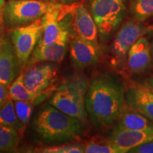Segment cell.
I'll use <instances>...</instances> for the list:
<instances>
[{"label": "cell", "mask_w": 153, "mask_h": 153, "mask_svg": "<svg viewBox=\"0 0 153 153\" xmlns=\"http://www.w3.org/2000/svg\"><path fill=\"white\" fill-rule=\"evenodd\" d=\"M126 105L121 83L108 75H99L89 82L85 106L91 121L108 127L116 121Z\"/></svg>", "instance_id": "cell-1"}, {"label": "cell", "mask_w": 153, "mask_h": 153, "mask_svg": "<svg viewBox=\"0 0 153 153\" xmlns=\"http://www.w3.org/2000/svg\"><path fill=\"white\" fill-rule=\"evenodd\" d=\"M33 127L40 140L53 144L76 140L83 132L84 123L48 104L36 114Z\"/></svg>", "instance_id": "cell-2"}, {"label": "cell", "mask_w": 153, "mask_h": 153, "mask_svg": "<svg viewBox=\"0 0 153 153\" xmlns=\"http://www.w3.org/2000/svg\"><path fill=\"white\" fill-rule=\"evenodd\" d=\"M89 84L87 78L82 74L72 76L57 88L49 104L85 123L88 116L85 99Z\"/></svg>", "instance_id": "cell-3"}, {"label": "cell", "mask_w": 153, "mask_h": 153, "mask_svg": "<svg viewBox=\"0 0 153 153\" xmlns=\"http://www.w3.org/2000/svg\"><path fill=\"white\" fill-rule=\"evenodd\" d=\"M64 5L41 0H9L4 8V25L7 30L26 26Z\"/></svg>", "instance_id": "cell-4"}, {"label": "cell", "mask_w": 153, "mask_h": 153, "mask_svg": "<svg viewBox=\"0 0 153 153\" xmlns=\"http://www.w3.org/2000/svg\"><path fill=\"white\" fill-rule=\"evenodd\" d=\"M87 6L98 28L101 41H108L126 18L127 0H89Z\"/></svg>", "instance_id": "cell-5"}, {"label": "cell", "mask_w": 153, "mask_h": 153, "mask_svg": "<svg viewBox=\"0 0 153 153\" xmlns=\"http://www.w3.org/2000/svg\"><path fill=\"white\" fill-rule=\"evenodd\" d=\"M7 30L18 57L19 65L22 69L26 68L30 55L43 35L42 19Z\"/></svg>", "instance_id": "cell-6"}, {"label": "cell", "mask_w": 153, "mask_h": 153, "mask_svg": "<svg viewBox=\"0 0 153 153\" xmlns=\"http://www.w3.org/2000/svg\"><path fill=\"white\" fill-rule=\"evenodd\" d=\"M145 35V26L134 20L127 21L118 29L111 45L112 64L121 68L127 63L129 50L140 38Z\"/></svg>", "instance_id": "cell-7"}, {"label": "cell", "mask_w": 153, "mask_h": 153, "mask_svg": "<svg viewBox=\"0 0 153 153\" xmlns=\"http://www.w3.org/2000/svg\"><path fill=\"white\" fill-rule=\"evenodd\" d=\"M55 62L36 63L24 72V85L30 91L40 94L46 91L54 82L57 73Z\"/></svg>", "instance_id": "cell-8"}, {"label": "cell", "mask_w": 153, "mask_h": 153, "mask_svg": "<svg viewBox=\"0 0 153 153\" xmlns=\"http://www.w3.org/2000/svg\"><path fill=\"white\" fill-rule=\"evenodd\" d=\"M71 62L76 69H85L96 65L100 57V46L78 36H71L69 41Z\"/></svg>", "instance_id": "cell-9"}, {"label": "cell", "mask_w": 153, "mask_h": 153, "mask_svg": "<svg viewBox=\"0 0 153 153\" xmlns=\"http://www.w3.org/2000/svg\"><path fill=\"white\" fill-rule=\"evenodd\" d=\"M71 36H78L99 45L98 28L90 11L85 5L74 4L72 9Z\"/></svg>", "instance_id": "cell-10"}, {"label": "cell", "mask_w": 153, "mask_h": 153, "mask_svg": "<svg viewBox=\"0 0 153 153\" xmlns=\"http://www.w3.org/2000/svg\"><path fill=\"white\" fill-rule=\"evenodd\" d=\"M70 36L71 31L68 30L63 33L57 41L51 45H45L38 43L30 55L26 68L39 62H61L66 54Z\"/></svg>", "instance_id": "cell-11"}, {"label": "cell", "mask_w": 153, "mask_h": 153, "mask_svg": "<svg viewBox=\"0 0 153 153\" xmlns=\"http://www.w3.org/2000/svg\"><path fill=\"white\" fill-rule=\"evenodd\" d=\"M21 67L8 34L0 40V82L8 86L20 74Z\"/></svg>", "instance_id": "cell-12"}, {"label": "cell", "mask_w": 153, "mask_h": 153, "mask_svg": "<svg viewBox=\"0 0 153 153\" xmlns=\"http://www.w3.org/2000/svg\"><path fill=\"white\" fill-rule=\"evenodd\" d=\"M151 140H153V128L140 131L116 128L109 139L120 153L128 152L131 149Z\"/></svg>", "instance_id": "cell-13"}, {"label": "cell", "mask_w": 153, "mask_h": 153, "mask_svg": "<svg viewBox=\"0 0 153 153\" xmlns=\"http://www.w3.org/2000/svg\"><path fill=\"white\" fill-rule=\"evenodd\" d=\"M151 43L144 36L139 38L129 50L127 57V65L134 74H143L152 65Z\"/></svg>", "instance_id": "cell-14"}, {"label": "cell", "mask_w": 153, "mask_h": 153, "mask_svg": "<svg viewBox=\"0 0 153 153\" xmlns=\"http://www.w3.org/2000/svg\"><path fill=\"white\" fill-rule=\"evenodd\" d=\"M125 100L126 105L153 121V92L150 88L140 85L131 87Z\"/></svg>", "instance_id": "cell-15"}, {"label": "cell", "mask_w": 153, "mask_h": 153, "mask_svg": "<svg viewBox=\"0 0 153 153\" xmlns=\"http://www.w3.org/2000/svg\"><path fill=\"white\" fill-rule=\"evenodd\" d=\"M118 120L117 128L125 130H146L153 128V121L125 105Z\"/></svg>", "instance_id": "cell-16"}, {"label": "cell", "mask_w": 153, "mask_h": 153, "mask_svg": "<svg viewBox=\"0 0 153 153\" xmlns=\"http://www.w3.org/2000/svg\"><path fill=\"white\" fill-rule=\"evenodd\" d=\"M8 88L9 98L13 101H30L34 103V104L43 101L49 93V91H45L40 94H36L30 91L24 85V72L20 73L11 82Z\"/></svg>", "instance_id": "cell-17"}, {"label": "cell", "mask_w": 153, "mask_h": 153, "mask_svg": "<svg viewBox=\"0 0 153 153\" xmlns=\"http://www.w3.org/2000/svg\"><path fill=\"white\" fill-rule=\"evenodd\" d=\"M0 123L15 129L20 135L23 134L26 128L17 116L14 101L10 98L0 108Z\"/></svg>", "instance_id": "cell-18"}, {"label": "cell", "mask_w": 153, "mask_h": 153, "mask_svg": "<svg viewBox=\"0 0 153 153\" xmlns=\"http://www.w3.org/2000/svg\"><path fill=\"white\" fill-rule=\"evenodd\" d=\"M129 13L133 20L139 23L153 19V0H131Z\"/></svg>", "instance_id": "cell-19"}, {"label": "cell", "mask_w": 153, "mask_h": 153, "mask_svg": "<svg viewBox=\"0 0 153 153\" xmlns=\"http://www.w3.org/2000/svg\"><path fill=\"white\" fill-rule=\"evenodd\" d=\"M20 133L12 128L0 123V151L14 152L18 150Z\"/></svg>", "instance_id": "cell-20"}, {"label": "cell", "mask_w": 153, "mask_h": 153, "mask_svg": "<svg viewBox=\"0 0 153 153\" xmlns=\"http://www.w3.org/2000/svg\"><path fill=\"white\" fill-rule=\"evenodd\" d=\"M34 152L39 153H82L85 152V145L78 143L53 145L36 148Z\"/></svg>", "instance_id": "cell-21"}, {"label": "cell", "mask_w": 153, "mask_h": 153, "mask_svg": "<svg viewBox=\"0 0 153 153\" xmlns=\"http://www.w3.org/2000/svg\"><path fill=\"white\" fill-rule=\"evenodd\" d=\"M15 110L21 122L26 126L29 123L33 113L34 103L30 101H14Z\"/></svg>", "instance_id": "cell-22"}, {"label": "cell", "mask_w": 153, "mask_h": 153, "mask_svg": "<svg viewBox=\"0 0 153 153\" xmlns=\"http://www.w3.org/2000/svg\"><path fill=\"white\" fill-rule=\"evenodd\" d=\"M84 145L86 153H120V151L109 140L107 142L90 141Z\"/></svg>", "instance_id": "cell-23"}, {"label": "cell", "mask_w": 153, "mask_h": 153, "mask_svg": "<svg viewBox=\"0 0 153 153\" xmlns=\"http://www.w3.org/2000/svg\"><path fill=\"white\" fill-rule=\"evenodd\" d=\"M131 153H153V140L145 143L142 145L131 149Z\"/></svg>", "instance_id": "cell-24"}, {"label": "cell", "mask_w": 153, "mask_h": 153, "mask_svg": "<svg viewBox=\"0 0 153 153\" xmlns=\"http://www.w3.org/2000/svg\"><path fill=\"white\" fill-rule=\"evenodd\" d=\"M9 98L8 86L0 82V108Z\"/></svg>", "instance_id": "cell-25"}, {"label": "cell", "mask_w": 153, "mask_h": 153, "mask_svg": "<svg viewBox=\"0 0 153 153\" xmlns=\"http://www.w3.org/2000/svg\"><path fill=\"white\" fill-rule=\"evenodd\" d=\"M145 35H148L149 37H153V22L145 26Z\"/></svg>", "instance_id": "cell-26"}, {"label": "cell", "mask_w": 153, "mask_h": 153, "mask_svg": "<svg viewBox=\"0 0 153 153\" xmlns=\"http://www.w3.org/2000/svg\"><path fill=\"white\" fill-rule=\"evenodd\" d=\"M5 4V0H0V23H1L3 24V12Z\"/></svg>", "instance_id": "cell-27"}, {"label": "cell", "mask_w": 153, "mask_h": 153, "mask_svg": "<svg viewBox=\"0 0 153 153\" xmlns=\"http://www.w3.org/2000/svg\"><path fill=\"white\" fill-rule=\"evenodd\" d=\"M56 1H58L59 3L62 4L72 5L76 4L79 0H56Z\"/></svg>", "instance_id": "cell-28"}, {"label": "cell", "mask_w": 153, "mask_h": 153, "mask_svg": "<svg viewBox=\"0 0 153 153\" xmlns=\"http://www.w3.org/2000/svg\"><path fill=\"white\" fill-rule=\"evenodd\" d=\"M6 30H7V28H5L4 25L1 24V23H0V40L6 34Z\"/></svg>", "instance_id": "cell-29"}, {"label": "cell", "mask_w": 153, "mask_h": 153, "mask_svg": "<svg viewBox=\"0 0 153 153\" xmlns=\"http://www.w3.org/2000/svg\"><path fill=\"white\" fill-rule=\"evenodd\" d=\"M148 85H149V88H150L151 91L153 92V76L152 77H150V79H148Z\"/></svg>", "instance_id": "cell-30"}, {"label": "cell", "mask_w": 153, "mask_h": 153, "mask_svg": "<svg viewBox=\"0 0 153 153\" xmlns=\"http://www.w3.org/2000/svg\"><path fill=\"white\" fill-rule=\"evenodd\" d=\"M151 53H152V55L153 57V41L151 43Z\"/></svg>", "instance_id": "cell-31"}, {"label": "cell", "mask_w": 153, "mask_h": 153, "mask_svg": "<svg viewBox=\"0 0 153 153\" xmlns=\"http://www.w3.org/2000/svg\"><path fill=\"white\" fill-rule=\"evenodd\" d=\"M41 1H53V2H56V0H41Z\"/></svg>", "instance_id": "cell-32"}]
</instances>
